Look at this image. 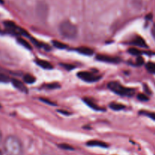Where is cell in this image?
I'll use <instances>...</instances> for the list:
<instances>
[{"instance_id": "cell-1", "label": "cell", "mask_w": 155, "mask_h": 155, "mask_svg": "<svg viewBox=\"0 0 155 155\" xmlns=\"http://www.w3.org/2000/svg\"><path fill=\"white\" fill-rule=\"evenodd\" d=\"M4 150L5 155H24V149L21 141L14 135H9L5 138Z\"/></svg>"}, {"instance_id": "cell-2", "label": "cell", "mask_w": 155, "mask_h": 155, "mask_svg": "<svg viewBox=\"0 0 155 155\" xmlns=\"http://www.w3.org/2000/svg\"><path fill=\"white\" fill-rule=\"evenodd\" d=\"M59 31L67 39H74L77 36V27L69 21H64L59 26Z\"/></svg>"}, {"instance_id": "cell-3", "label": "cell", "mask_w": 155, "mask_h": 155, "mask_svg": "<svg viewBox=\"0 0 155 155\" xmlns=\"http://www.w3.org/2000/svg\"><path fill=\"white\" fill-rule=\"evenodd\" d=\"M109 89L114 92L115 94H119L120 96H127L131 97L135 94V90L133 88H126L124 85L120 84L117 81H111L107 84Z\"/></svg>"}, {"instance_id": "cell-4", "label": "cell", "mask_w": 155, "mask_h": 155, "mask_svg": "<svg viewBox=\"0 0 155 155\" xmlns=\"http://www.w3.org/2000/svg\"><path fill=\"white\" fill-rule=\"evenodd\" d=\"M36 12L38 18L42 21H45L48 17V5L44 1L38 2L36 6Z\"/></svg>"}, {"instance_id": "cell-5", "label": "cell", "mask_w": 155, "mask_h": 155, "mask_svg": "<svg viewBox=\"0 0 155 155\" xmlns=\"http://www.w3.org/2000/svg\"><path fill=\"white\" fill-rule=\"evenodd\" d=\"M4 24L6 27V28H7L11 33H15V34L24 35V36H29V33H27L24 29L17 26L16 24H15V23L13 22V21H6L4 22Z\"/></svg>"}, {"instance_id": "cell-6", "label": "cell", "mask_w": 155, "mask_h": 155, "mask_svg": "<svg viewBox=\"0 0 155 155\" xmlns=\"http://www.w3.org/2000/svg\"><path fill=\"white\" fill-rule=\"evenodd\" d=\"M77 76H78L80 79H82V80L85 81L86 82H95L101 78L100 76H97L95 75V74H94L93 73L86 71H80V72L77 74Z\"/></svg>"}, {"instance_id": "cell-7", "label": "cell", "mask_w": 155, "mask_h": 155, "mask_svg": "<svg viewBox=\"0 0 155 155\" xmlns=\"http://www.w3.org/2000/svg\"><path fill=\"white\" fill-rule=\"evenodd\" d=\"M95 58H96L97 60L104 62H109V63H118L120 61V58L114 57V56H107V55L104 54H98Z\"/></svg>"}, {"instance_id": "cell-8", "label": "cell", "mask_w": 155, "mask_h": 155, "mask_svg": "<svg viewBox=\"0 0 155 155\" xmlns=\"http://www.w3.org/2000/svg\"><path fill=\"white\" fill-rule=\"evenodd\" d=\"M12 83L15 88L19 90V91H21V92H24V93L27 92V87H26V85L24 84L23 82H21V81L18 80V79H15V78L12 79Z\"/></svg>"}, {"instance_id": "cell-9", "label": "cell", "mask_w": 155, "mask_h": 155, "mask_svg": "<svg viewBox=\"0 0 155 155\" xmlns=\"http://www.w3.org/2000/svg\"><path fill=\"white\" fill-rule=\"evenodd\" d=\"M77 51L80 54L85 55V56H91L94 53V50L92 48L87 46H80L77 49Z\"/></svg>"}, {"instance_id": "cell-10", "label": "cell", "mask_w": 155, "mask_h": 155, "mask_svg": "<svg viewBox=\"0 0 155 155\" xmlns=\"http://www.w3.org/2000/svg\"><path fill=\"white\" fill-rule=\"evenodd\" d=\"M36 63L39 67H41L42 68H45V69H51L53 68L52 65L50 62H48V61L43 60V59H36Z\"/></svg>"}, {"instance_id": "cell-11", "label": "cell", "mask_w": 155, "mask_h": 155, "mask_svg": "<svg viewBox=\"0 0 155 155\" xmlns=\"http://www.w3.org/2000/svg\"><path fill=\"white\" fill-rule=\"evenodd\" d=\"M133 44H135L136 46L139 47H148L146 42H145V40L140 36H136L134 38V40H133Z\"/></svg>"}, {"instance_id": "cell-12", "label": "cell", "mask_w": 155, "mask_h": 155, "mask_svg": "<svg viewBox=\"0 0 155 155\" xmlns=\"http://www.w3.org/2000/svg\"><path fill=\"white\" fill-rule=\"evenodd\" d=\"M83 101H84L89 107L92 108V109H95V110H102V109H101L100 106H98L96 103H94V101H92L90 98L85 97V98H83Z\"/></svg>"}, {"instance_id": "cell-13", "label": "cell", "mask_w": 155, "mask_h": 155, "mask_svg": "<svg viewBox=\"0 0 155 155\" xmlns=\"http://www.w3.org/2000/svg\"><path fill=\"white\" fill-rule=\"evenodd\" d=\"M88 146H93V147H107V144L106 143L103 142L101 141H98V140H92L87 142Z\"/></svg>"}, {"instance_id": "cell-14", "label": "cell", "mask_w": 155, "mask_h": 155, "mask_svg": "<svg viewBox=\"0 0 155 155\" xmlns=\"http://www.w3.org/2000/svg\"><path fill=\"white\" fill-rule=\"evenodd\" d=\"M109 106L111 109L113 110H116V111H119V110H122L125 108V106L124 104H121V103H117V102H112L109 104Z\"/></svg>"}, {"instance_id": "cell-15", "label": "cell", "mask_w": 155, "mask_h": 155, "mask_svg": "<svg viewBox=\"0 0 155 155\" xmlns=\"http://www.w3.org/2000/svg\"><path fill=\"white\" fill-rule=\"evenodd\" d=\"M30 40H31V41L33 43L35 44V45H36L38 47H39V48H44V49H45V50H50L49 46L46 45V44L43 43L39 42V40H37L34 39V38H32L31 37V38H30Z\"/></svg>"}, {"instance_id": "cell-16", "label": "cell", "mask_w": 155, "mask_h": 155, "mask_svg": "<svg viewBox=\"0 0 155 155\" xmlns=\"http://www.w3.org/2000/svg\"><path fill=\"white\" fill-rule=\"evenodd\" d=\"M17 41H18V43L21 44V46H23L24 47H25V48L27 49V50H32L31 45H30V44L29 43L28 41H27L26 40L19 37V38H18Z\"/></svg>"}, {"instance_id": "cell-17", "label": "cell", "mask_w": 155, "mask_h": 155, "mask_svg": "<svg viewBox=\"0 0 155 155\" xmlns=\"http://www.w3.org/2000/svg\"><path fill=\"white\" fill-rule=\"evenodd\" d=\"M42 88H45V89H48V90H54V89H57V88H61V85L59 84L58 83H49V84H45L42 86Z\"/></svg>"}, {"instance_id": "cell-18", "label": "cell", "mask_w": 155, "mask_h": 155, "mask_svg": "<svg viewBox=\"0 0 155 155\" xmlns=\"http://www.w3.org/2000/svg\"><path fill=\"white\" fill-rule=\"evenodd\" d=\"M23 78H24V82L27 84H33L34 83L35 81H36V78H35L34 76H33L32 74H26Z\"/></svg>"}, {"instance_id": "cell-19", "label": "cell", "mask_w": 155, "mask_h": 155, "mask_svg": "<svg viewBox=\"0 0 155 155\" xmlns=\"http://www.w3.org/2000/svg\"><path fill=\"white\" fill-rule=\"evenodd\" d=\"M52 43L54 47H56V48L58 49H61V50H64V49H66L67 47H68V45H67V44L58 40H53Z\"/></svg>"}, {"instance_id": "cell-20", "label": "cell", "mask_w": 155, "mask_h": 155, "mask_svg": "<svg viewBox=\"0 0 155 155\" xmlns=\"http://www.w3.org/2000/svg\"><path fill=\"white\" fill-rule=\"evenodd\" d=\"M146 68L149 72L155 74V63L154 62H148L146 64Z\"/></svg>"}, {"instance_id": "cell-21", "label": "cell", "mask_w": 155, "mask_h": 155, "mask_svg": "<svg viewBox=\"0 0 155 155\" xmlns=\"http://www.w3.org/2000/svg\"><path fill=\"white\" fill-rule=\"evenodd\" d=\"M9 81H10V78L8 76L3 73H0V83H7Z\"/></svg>"}, {"instance_id": "cell-22", "label": "cell", "mask_w": 155, "mask_h": 155, "mask_svg": "<svg viewBox=\"0 0 155 155\" xmlns=\"http://www.w3.org/2000/svg\"><path fill=\"white\" fill-rule=\"evenodd\" d=\"M129 53L132 55H134V56H139L142 52H141L139 49L135 48V47H132V48H130V50H129Z\"/></svg>"}, {"instance_id": "cell-23", "label": "cell", "mask_w": 155, "mask_h": 155, "mask_svg": "<svg viewBox=\"0 0 155 155\" xmlns=\"http://www.w3.org/2000/svg\"><path fill=\"white\" fill-rule=\"evenodd\" d=\"M141 113H142L143 115H147V116L150 117L151 119H152L153 120L155 121V112H147V111H142Z\"/></svg>"}, {"instance_id": "cell-24", "label": "cell", "mask_w": 155, "mask_h": 155, "mask_svg": "<svg viewBox=\"0 0 155 155\" xmlns=\"http://www.w3.org/2000/svg\"><path fill=\"white\" fill-rule=\"evenodd\" d=\"M59 147H61V149H64V150H73L74 149V147L72 146H71L68 144H59Z\"/></svg>"}, {"instance_id": "cell-25", "label": "cell", "mask_w": 155, "mask_h": 155, "mask_svg": "<svg viewBox=\"0 0 155 155\" xmlns=\"http://www.w3.org/2000/svg\"><path fill=\"white\" fill-rule=\"evenodd\" d=\"M138 99H139V100H141V101H148V100H149L148 96H146L144 94H139V95H138Z\"/></svg>"}, {"instance_id": "cell-26", "label": "cell", "mask_w": 155, "mask_h": 155, "mask_svg": "<svg viewBox=\"0 0 155 155\" xmlns=\"http://www.w3.org/2000/svg\"><path fill=\"white\" fill-rule=\"evenodd\" d=\"M144 59L143 58L141 57V56H139V57L137 58V59H136V64H137V65H142L144 64Z\"/></svg>"}, {"instance_id": "cell-27", "label": "cell", "mask_w": 155, "mask_h": 155, "mask_svg": "<svg viewBox=\"0 0 155 155\" xmlns=\"http://www.w3.org/2000/svg\"><path fill=\"white\" fill-rule=\"evenodd\" d=\"M39 100H40L41 101L44 102V103H48V104H49V105H55V103H54V102L51 101V100H48V99H45V98H40V99H39Z\"/></svg>"}, {"instance_id": "cell-28", "label": "cell", "mask_w": 155, "mask_h": 155, "mask_svg": "<svg viewBox=\"0 0 155 155\" xmlns=\"http://www.w3.org/2000/svg\"><path fill=\"white\" fill-rule=\"evenodd\" d=\"M61 65L68 70H71L74 68V66H73L72 65H69V64H61Z\"/></svg>"}, {"instance_id": "cell-29", "label": "cell", "mask_w": 155, "mask_h": 155, "mask_svg": "<svg viewBox=\"0 0 155 155\" xmlns=\"http://www.w3.org/2000/svg\"><path fill=\"white\" fill-rule=\"evenodd\" d=\"M151 34H152L153 38L155 40V24L153 25L152 28H151Z\"/></svg>"}, {"instance_id": "cell-30", "label": "cell", "mask_w": 155, "mask_h": 155, "mask_svg": "<svg viewBox=\"0 0 155 155\" xmlns=\"http://www.w3.org/2000/svg\"><path fill=\"white\" fill-rule=\"evenodd\" d=\"M58 112H60L61 113H62L63 115H71V113H70L69 112H68V111H64V110H58Z\"/></svg>"}, {"instance_id": "cell-31", "label": "cell", "mask_w": 155, "mask_h": 155, "mask_svg": "<svg viewBox=\"0 0 155 155\" xmlns=\"http://www.w3.org/2000/svg\"><path fill=\"white\" fill-rule=\"evenodd\" d=\"M144 88H145V91H146L147 93H148V94H151V91H149V88H148V86H147L146 84H145V85H144Z\"/></svg>"}, {"instance_id": "cell-32", "label": "cell", "mask_w": 155, "mask_h": 155, "mask_svg": "<svg viewBox=\"0 0 155 155\" xmlns=\"http://www.w3.org/2000/svg\"><path fill=\"white\" fill-rule=\"evenodd\" d=\"M1 139H2V133L1 132H0V141H1Z\"/></svg>"}, {"instance_id": "cell-33", "label": "cell", "mask_w": 155, "mask_h": 155, "mask_svg": "<svg viewBox=\"0 0 155 155\" xmlns=\"http://www.w3.org/2000/svg\"><path fill=\"white\" fill-rule=\"evenodd\" d=\"M0 155H3V153H2V151L1 150H0Z\"/></svg>"}, {"instance_id": "cell-34", "label": "cell", "mask_w": 155, "mask_h": 155, "mask_svg": "<svg viewBox=\"0 0 155 155\" xmlns=\"http://www.w3.org/2000/svg\"><path fill=\"white\" fill-rule=\"evenodd\" d=\"M42 155H51V154H50V153H43Z\"/></svg>"}, {"instance_id": "cell-35", "label": "cell", "mask_w": 155, "mask_h": 155, "mask_svg": "<svg viewBox=\"0 0 155 155\" xmlns=\"http://www.w3.org/2000/svg\"><path fill=\"white\" fill-rule=\"evenodd\" d=\"M0 3H3V0H0Z\"/></svg>"}, {"instance_id": "cell-36", "label": "cell", "mask_w": 155, "mask_h": 155, "mask_svg": "<svg viewBox=\"0 0 155 155\" xmlns=\"http://www.w3.org/2000/svg\"><path fill=\"white\" fill-rule=\"evenodd\" d=\"M0 33H2V30H1V29H0Z\"/></svg>"}, {"instance_id": "cell-37", "label": "cell", "mask_w": 155, "mask_h": 155, "mask_svg": "<svg viewBox=\"0 0 155 155\" xmlns=\"http://www.w3.org/2000/svg\"><path fill=\"white\" fill-rule=\"evenodd\" d=\"M0 107H1V105H0Z\"/></svg>"}]
</instances>
